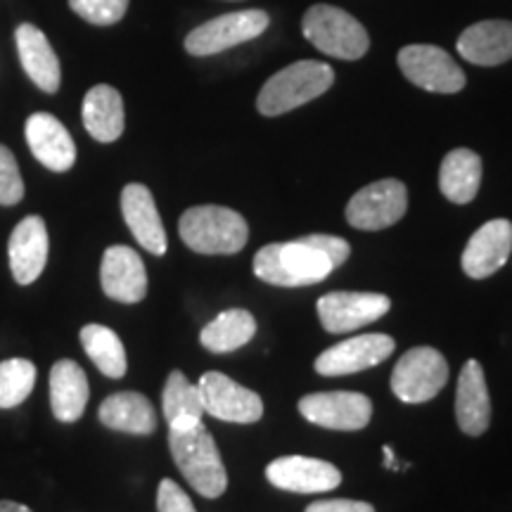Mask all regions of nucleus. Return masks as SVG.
Returning a JSON list of instances; mask_svg holds the SVG:
<instances>
[{
    "mask_svg": "<svg viewBox=\"0 0 512 512\" xmlns=\"http://www.w3.org/2000/svg\"><path fill=\"white\" fill-rule=\"evenodd\" d=\"M306 512H375V508L366 501H347V498H339V501L311 503Z\"/></svg>",
    "mask_w": 512,
    "mask_h": 512,
    "instance_id": "obj_35",
    "label": "nucleus"
},
{
    "mask_svg": "<svg viewBox=\"0 0 512 512\" xmlns=\"http://www.w3.org/2000/svg\"><path fill=\"white\" fill-rule=\"evenodd\" d=\"M121 214L140 247L157 256L166 254V230L150 188L143 183H128L121 192Z\"/></svg>",
    "mask_w": 512,
    "mask_h": 512,
    "instance_id": "obj_19",
    "label": "nucleus"
},
{
    "mask_svg": "<svg viewBox=\"0 0 512 512\" xmlns=\"http://www.w3.org/2000/svg\"><path fill=\"white\" fill-rule=\"evenodd\" d=\"M24 197V181L19 174L17 159L5 145H0V204L12 207L22 202Z\"/></svg>",
    "mask_w": 512,
    "mask_h": 512,
    "instance_id": "obj_32",
    "label": "nucleus"
},
{
    "mask_svg": "<svg viewBox=\"0 0 512 512\" xmlns=\"http://www.w3.org/2000/svg\"><path fill=\"white\" fill-rule=\"evenodd\" d=\"M389 306V297L377 292H330L318 299V316L325 330L342 335L380 320Z\"/></svg>",
    "mask_w": 512,
    "mask_h": 512,
    "instance_id": "obj_12",
    "label": "nucleus"
},
{
    "mask_svg": "<svg viewBox=\"0 0 512 512\" xmlns=\"http://www.w3.org/2000/svg\"><path fill=\"white\" fill-rule=\"evenodd\" d=\"M335 271L330 259L306 242H273L261 247L254 256V273L275 287H306L316 285Z\"/></svg>",
    "mask_w": 512,
    "mask_h": 512,
    "instance_id": "obj_2",
    "label": "nucleus"
},
{
    "mask_svg": "<svg viewBox=\"0 0 512 512\" xmlns=\"http://www.w3.org/2000/svg\"><path fill=\"white\" fill-rule=\"evenodd\" d=\"M268 15L264 10H242L221 15L192 29L185 38V50L195 57L223 53V50L240 46V43L259 38L268 29Z\"/></svg>",
    "mask_w": 512,
    "mask_h": 512,
    "instance_id": "obj_7",
    "label": "nucleus"
},
{
    "mask_svg": "<svg viewBox=\"0 0 512 512\" xmlns=\"http://www.w3.org/2000/svg\"><path fill=\"white\" fill-rule=\"evenodd\" d=\"M302 240L306 242V245L316 247L318 252H323L325 256H328L332 268H339L342 264H347V259L351 254V247H349L347 240L335 238V235H318V233L316 235H304Z\"/></svg>",
    "mask_w": 512,
    "mask_h": 512,
    "instance_id": "obj_34",
    "label": "nucleus"
},
{
    "mask_svg": "<svg viewBox=\"0 0 512 512\" xmlns=\"http://www.w3.org/2000/svg\"><path fill=\"white\" fill-rule=\"evenodd\" d=\"M202 394L204 413L211 418L223 422H238V425H249V422L261 420L264 415V401L252 389L242 387L233 382L223 373H204L202 380L197 382Z\"/></svg>",
    "mask_w": 512,
    "mask_h": 512,
    "instance_id": "obj_10",
    "label": "nucleus"
},
{
    "mask_svg": "<svg viewBox=\"0 0 512 512\" xmlns=\"http://www.w3.org/2000/svg\"><path fill=\"white\" fill-rule=\"evenodd\" d=\"M302 31L311 46L337 60H358L368 53L370 36L366 27L335 5H313L302 19Z\"/></svg>",
    "mask_w": 512,
    "mask_h": 512,
    "instance_id": "obj_5",
    "label": "nucleus"
},
{
    "mask_svg": "<svg viewBox=\"0 0 512 512\" xmlns=\"http://www.w3.org/2000/svg\"><path fill=\"white\" fill-rule=\"evenodd\" d=\"M382 451H384V465H387L389 470H399V465H396V456H394L392 446H384Z\"/></svg>",
    "mask_w": 512,
    "mask_h": 512,
    "instance_id": "obj_37",
    "label": "nucleus"
},
{
    "mask_svg": "<svg viewBox=\"0 0 512 512\" xmlns=\"http://www.w3.org/2000/svg\"><path fill=\"white\" fill-rule=\"evenodd\" d=\"M268 482L292 494H325L342 484V472L328 460L285 456L266 467Z\"/></svg>",
    "mask_w": 512,
    "mask_h": 512,
    "instance_id": "obj_13",
    "label": "nucleus"
},
{
    "mask_svg": "<svg viewBox=\"0 0 512 512\" xmlns=\"http://www.w3.org/2000/svg\"><path fill=\"white\" fill-rule=\"evenodd\" d=\"M456 418L460 430L470 437H479L489 430L491 399L486 389L484 368L477 361H467L458 377L456 389Z\"/></svg>",
    "mask_w": 512,
    "mask_h": 512,
    "instance_id": "obj_22",
    "label": "nucleus"
},
{
    "mask_svg": "<svg viewBox=\"0 0 512 512\" xmlns=\"http://www.w3.org/2000/svg\"><path fill=\"white\" fill-rule=\"evenodd\" d=\"M399 69L408 81L430 93H458L465 88V72L446 50L437 46H406L399 50Z\"/></svg>",
    "mask_w": 512,
    "mask_h": 512,
    "instance_id": "obj_8",
    "label": "nucleus"
},
{
    "mask_svg": "<svg viewBox=\"0 0 512 512\" xmlns=\"http://www.w3.org/2000/svg\"><path fill=\"white\" fill-rule=\"evenodd\" d=\"M24 136H27L29 150L38 162L46 169L57 171H69L76 162V145L64 124L53 114L48 112H36L27 119L24 126Z\"/></svg>",
    "mask_w": 512,
    "mask_h": 512,
    "instance_id": "obj_17",
    "label": "nucleus"
},
{
    "mask_svg": "<svg viewBox=\"0 0 512 512\" xmlns=\"http://www.w3.org/2000/svg\"><path fill=\"white\" fill-rule=\"evenodd\" d=\"M17 53L24 72L43 93H57L62 83V69L53 46L34 24H19L17 27Z\"/></svg>",
    "mask_w": 512,
    "mask_h": 512,
    "instance_id": "obj_21",
    "label": "nucleus"
},
{
    "mask_svg": "<svg viewBox=\"0 0 512 512\" xmlns=\"http://www.w3.org/2000/svg\"><path fill=\"white\" fill-rule=\"evenodd\" d=\"M482 185V159L477 152L458 147L444 157L439 169L441 195L453 204H467L477 197Z\"/></svg>",
    "mask_w": 512,
    "mask_h": 512,
    "instance_id": "obj_26",
    "label": "nucleus"
},
{
    "mask_svg": "<svg viewBox=\"0 0 512 512\" xmlns=\"http://www.w3.org/2000/svg\"><path fill=\"white\" fill-rule=\"evenodd\" d=\"M0 512H31L27 505L15 501H0Z\"/></svg>",
    "mask_w": 512,
    "mask_h": 512,
    "instance_id": "obj_36",
    "label": "nucleus"
},
{
    "mask_svg": "<svg viewBox=\"0 0 512 512\" xmlns=\"http://www.w3.org/2000/svg\"><path fill=\"white\" fill-rule=\"evenodd\" d=\"M181 240L197 254H238L249 240V226L238 211L204 204L192 207L178 223Z\"/></svg>",
    "mask_w": 512,
    "mask_h": 512,
    "instance_id": "obj_4",
    "label": "nucleus"
},
{
    "mask_svg": "<svg viewBox=\"0 0 512 512\" xmlns=\"http://www.w3.org/2000/svg\"><path fill=\"white\" fill-rule=\"evenodd\" d=\"M169 448L181 475L204 498H219L228 486V472L223 465L216 441L202 422L181 430H169Z\"/></svg>",
    "mask_w": 512,
    "mask_h": 512,
    "instance_id": "obj_1",
    "label": "nucleus"
},
{
    "mask_svg": "<svg viewBox=\"0 0 512 512\" xmlns=\"http://www.w3.org/2000/svg\"><path fill=\"white\" fill-rule=\"evenodd\" d=\"M394 347V339L389 335H361L347 339V342H339L323 351L316 361V370L325 377L361 373V370L380 366L384 358L392 356Z\"/></svg>",
    "mask_w": 512,
    "mask_h": 512,
    "instance_id": "obj_14",
    "label": "nucleus"
},
{
    "mask_svg": "<svg viewBox=\"0 0 512 512\" xmlns=\"http://www.w3.org/2000/svg\"><path fill=\"white\" fill-rule=\"evenodd\" d=\"M254 335L256 320L252 313L247 309H228L202 330L200 342L204 349L214 351V354H228V351H238L247 342H252Z\"/></svg>",
    "mask_w": 512,
    "mask_h": 512,
    "instance_id": "obj_27",
    "label": "nucleus"
},
{
    "mask_svg": "<svg viewBox=\"0 0 512 512\" xmlns=\"http://www.w3.org/2000/svg\"><path fill=\"white\" fill-rule=\"evenodd\" d=\"M83 126L100 143H114L124 133V100L117 88L93 86L83 98Z\"/></svg>",
    "mask_w": 512,
    "mask_h": 512,
    "instance_id": "obj_25",
    "label": "nucleus"
},
{
    "mask_svg": "<svg viewBox=\"0 0 512 512\" xmlns=\"http://www.w3.org/2000/svg\"><path fill=\"white\" fill-rule=\"evenodd\" d=\"M299 413L318 427L356 432L370 422L373 403L368 396L356 392H320L304 396L299 401Z\"/></svg>",
    "mask_w": 512,
    "mask_h": 512,
    "instance_id": "obj_11",
    "label": "nucleus"
},
{
    "mask_svg": "<svg viewBox=\"0 0 512 512\" xmlns=\"http://www.w3.org/2000/svg\"><path fill=\"white\" fill-rule=\"evenodd\" d=\"M408 209V190L396 178L370 183L347 204V221L358 230H382L403 219Z\"/></svg>",
    "mask_w": 512,
    "mask_h": 512,
    "instance_id": "obj_9",
    "label": "nucleus"
},
{
    "mask_svg": "<svg viewBox=\"0 0 512 512\" xmlns=\"http://www.w3.org/2000/svg\"><path fill=\"white\" fill-rule=\"evenodd\" d=\"M69 8L95 27H112L126 15L128 0H69Z\"/></svg>",
    "mask_w": 512,
    "mask_h": 512,
    "instance_id": "obj_31",
    "label": "nucleus"
},
{
    "mask_svg": "<svg viewBox=\"0 0 512 512\" xmlns=\"http://www.w3.org/2000/svg\"><path fill=\"white\" fill-rule=\"evenodd\" d=\"M463 60L479 67H498L512 60V22L486 19L467 27L456 43Z\"/></svg>",
    "mask_w": 512,
    "mask_h": 512,
    "instance_id": "obj_20",
    "label": "nucleus"
},
{
    "mask_svg": "<svg viewBox=\"0 0 512 512\" xmlns=\"http://www.w3.org/2000/svg\"><path fill=\"white\" fill-rule=\"evenodd\" d=\"M48 228L41 216H27L12 230L8 242L10 271L19 285H31L41 278L48 261Z\"/></svg>",
    "mask_w": 512,
    "mask_h": 512,
    "instance_id": "obj_16",
    "label": "nucleus"
},
{
    "mask_svg": "<svg viewBox=\"0 0 512 512\" xmlns=\"http://www.w3.org/2000/svg\"><path fill=\"white\" fill-rule=\"evenodd\" d=\"M88 377L76 361L62 358L50 370V408L60 422H76L86 411Z\"/></svg>",
    "mask_w": 512,
    "mask_h": 512,
    "instance_id": "obj_23",
    "label": "nucleus"
},
{
    "mask_svg": "<svg viewBox=\"0 0 512 512\" xmlns=\"http://www.w3.org/2000/svg\"><path fill=\"white\" fill-rule=\"evenodd\" d=\"M98 418L105 427L126 434L147 437L157 430V413L147 396L138 392H119L100 403Z\"/></svg>",
    "mask_w": 512,
    "mask_h": 512,
    "instance_id": "obj_24",
    "label": "nucleus"
},
{
    "mask_svg": "<svg viewBox=\"0 0 512 512\" xmlns=\"http://www.w3.org/2000/svg\"><path fill=\"white\" fill-rule=\"evenodd\" d=\"M36 384V366L27 358L0 363V408H15L29 399Z\"/></svg>",
    "mask_w": 512,
    "mask_h": 512,
    "instance_id": "obj_30",
    "label": "nucleus"
},
{
    "mask_svg": "<svg viewBox=\"0 0 512 512\" xmlns=\"http://www.w3.org/2000/svg\"><path fill=\"white\" fill-rule=\"evenodd\" d=\"M102 290L114 302L138 304L147 294V271L143 259L131 247L114 245L102 256Z\"/></svg>",
    "mask_w": 512,
    "mask_h": 512,
    "instance_id": "obj_15",
    "label": "nucleus"
},
{
    "mask_svg": "<svg viewBox=\"0 0 512 512\" xmlns=\"http://www.w3.org/2000/svg\"><path fill=\"white\" fill-rule=\"evenodd\" d=\"M157 512H197L188 494L174 479H162L157 491Z\"/></svg>",
    "mask_w": 512,
    "mask_h": 512,
    "instance_id": "obj_33",
    "label": "nucleus"
},
{
    "mask_svg": "<svg viewBox=\"0 0 512 512\" xmlns=\"http://www.w3.org/2000/svg\"><path fill=\"white\" fill-rule=\"evenodd\" d=\"M448 382L446 358L432 347H415L401 356L392 373V392L403 403H425Z\"/></svg>",
    "mask_w": 512,
    "mask_h": 512,
    "instance_id": "obj_6",
    "label": "nucleus"
},
{
    "mask_svg": "<svg viewBox=\"0 0 512 512\" xmlns=\"http://www.w3.org/2000/svg\"><path fill=\"white\" fill-rule=\"evenodd\" d=\"M81 344L86 354L98 366L102 375L119 380L126 375V351L117 332L105 325H86L81 330Z\"/></svg>",
    "mask_w": 512,
    "mask_h": 512,
    "instance_id": "obj_29",
    "label": "nucleus"
},
{
    "mask_svg": "<svg viewBox=\"0 0 512 512\" xmlns=\"http://www.w3.org/2000/svg\"><path fill=\"white\" fill-rule=\"evenodd\" d=\"M512 252V223L494 219L472 235L463 252V271L475 280H484L501 271Z\"/></svg>",
    "mask_w": 512,
    "mask_h": 512,
    "instance_id": "obj_18",
    "label": "nucleus"
},
{
    "mask_svg": "<svg viewBox=\"0 0 512 512\" xmlns=\"http://www.w3.org/2000/svg\"><path fill=\"white\" fill-rule=\"evenodd\" d=\"M162 408L164 418L169 422V430H181V427H190L195 425V422H202L204 406L200 387L192 384L181 370H174V373L169 375V380H166Z\"/></svg>",
    "mask_w": 512,
    "mask_h": 512,
    "instance_id": "obj_28",
    "label": "nucleus"
},
{
    "mask_svg": "<svg viewBox=\"0 0 512 512\" xmlns=\"http://www.w3.org/2000/svg\"><path fill=\"white\" fill-rule=\"evenodd\" d=\"M332 83H335V72L330 64L316 60L294 62L264 83L256 107L264 117H280L328 93Z\"/></svg>",
    "mask_w": 512,
    "mask_h": 512,
    "instance_id": "obj_3",
    "label": "nucleus"
}]
</instances>
